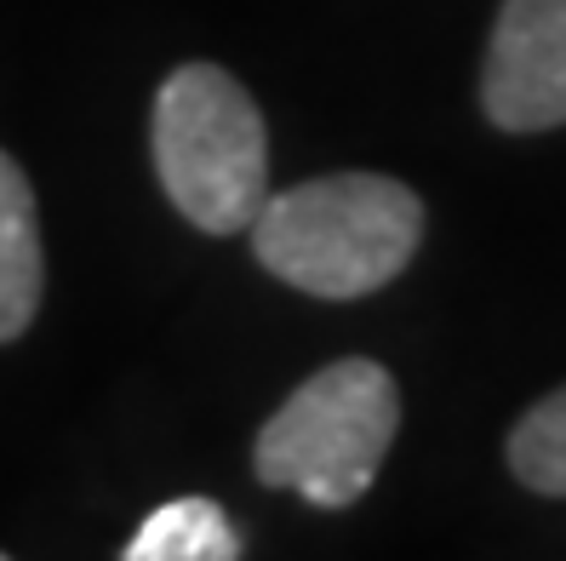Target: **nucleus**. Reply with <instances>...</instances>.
Instances as JSON below:
<instances>
[{
  "label": "nucleus",
  "instance_id": "39448f33",
  "mask_svg": "<svg viewBox=\"0 0 566 561\" xmlns=\"http://www.w3.org/2000/svg\"><path fill=\"white\" fill-rule=\"evenodd\" d=\"M46 292V247H41V212L35 184L18 160L0 149V344L29 333Z\"/></svg>",
  "mask_w": 566,
  "mask_h": 561
},
{
  "label": "nucleus",
  "instance_id": "7ed1b4c3",
  "mask_svg": "<svg viewBox=\"0 0 566 561\" xmlns=\"http://www.w3.org/2000/svg\"><path fill=\"white\" fill-rule=\"evenodd\" d=\"M395 430H401V389L389 367L344 355L310 373L281 413H270L252 447V476L275 492H297L315 510H349L373 492Z\"/></svg>",
  "mask_w": 566,
  "mask_h": 561
},
{
  "label": "nucleus",
  "instance_id": "f257e3e1",
  "mask_svg": "<svg viewBox=\"0 0 566 561\" xmlns=\"http://www.w3.org/2000/svg\"><path fill=\"white\" fill-rule=\"evenodd\" d=\"M247 236L270 276L310 299L349 304L412 263L423 241V201L389 173H332L270 195Z\"/></svg>",
  "mask_w": 566,
  "mask_h": 561
},
{
  "label": "nucleus",
  "instance_id": "0eeeda50",
  "mask_svg": "<svg viewBox=\"0 0 566 561\" xmlns=\"http://www.w3.org/2000/svg\"><path fill=\"white\" fill-rule=\"evenodd\" d=\"M510 476L526 492H544V499H566V384L549 389L544 402H532L515 430L504 441Z\"/></svg>",
  "mask_w": 566,
  "mask_h": 561
},
{
  "label": "nucleus",
  "instance_id": "423d86ee",
  "mask_svg": "<svg viewBox=\"0 0 566 561\" xmlns=\"http://www.w3.org/2000/svg\"><path fill=\"white\" fill-rule=\"evenodd\" d=\"M120 561H241L235 521L212 499H172L132 533Z\"/></svg>",
  "mask_w": 566,
  "mask_h": 561
},
{
  "label": "nucleus",
  "instance_id": "f03ea898",
  "mask_svg": "<svg viewBox=\"0 0 566 561\" xmlns=\"http://www.w3.org/2000/svg\"><path fill=\"white\" fill-rule=\"evenodd\" d=\"M160 189L201 236H241L270 201V126L252 92L218 63H184L149 115Z\"/></svg>",
  "mask_w": 566,
  "mask_h": 561
},
{
  "label": "nucleus",
  "instance_id": "20e7f679",
  "mask_svg": "<svg viewBox=\"0 0 566 561\" xmlns=\"http://www.w3.org/2000/svg\"><path fill=\"white\" fill-rule=\"evenodd\" d=\"M481 110L497 132L566 126V0H504L481 63Z\"/></svg>",
  "mask_w": 566,
  "mask_h": 561
},
{
  "label": "nucleus",
  "instance_id": "6e6552de",
  "mask_svg": "<svg viewBox=\"0 0 566 561\" xmlns=\"http://www.w3.org/2000/svg\"><path fill=\"white\" fill-rule=\"evenodd\" d=\"M0 561H7V555H0Z\"/></svg>",
  "mask_w": 566,
  "mask_h": 561
}]
</instances>
